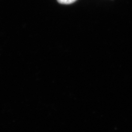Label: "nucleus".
Segmentation results:
<instances>
[{
    "label": "nucleus",
    "mask_w": 132,
    "mask_h": 132,
    "mask_svg": "<svg viewBox=\"0 0 132 132\" xmlns=\"http://www.w3.org/2000/svg\"><path fill=\"white\" fill-rule=\"evenodd\" d=\"M57 1L61 4H71L77 0H57Z\"/></svg>",
    "instance_id": "f257e3e1"
}]
</instances>
